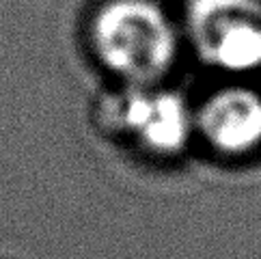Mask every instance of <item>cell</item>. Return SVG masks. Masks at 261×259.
Segmentation results:
<instances>
[{"instance_id":"4","label":"cell","mask_w":261,"mask_h":259,"mask_svg":"<svg viewBox=\"0 0 261 259\" xmlns=\"http://www.w3.org/2000/svg\"><path fill=\"white\" fill-rule=\"evenodd\" d=\"M194 130L214 151L244 158L261 147V93L233 82L194 106Z\"/></svg>"},{"instance_id":"3","label":"cell","mask_w":261,"mask_h":259,"mask_svg":"<svg viewBox=\"0 0 261 259\" xmlns=\"http://www.w3.org/2000/svg\"><path fill=\"white\" fill-rule=\"evenodd\" d=\"M104 125L151 156L171 158L197 136L194 106L160 85H125L101 106Z\"/></svg>"},{"instance_id":"2","label":"cell","mask_w":261,"mask_h":259,"mask_svg":"<svg viewBox=\"0 0 261 259\" xmlns=\"http://www.w3.org/2000/svg\"><path fill=\"white\" fill-rule=\"evenodd\" d=\"M186 37L197 57L220 73L261 71V0H190Z\"/></svg>"},{"instance_id":"1","label":"cell","mask_w":261,"mask_h":259,"mask_svg":"<svg viewBox=\"0 0 261 259\" xmlns=\"http://www.w3.org/2000/svg\"><path fill=\"white\" fill-rule=\"evenodd\" d=\"M91 43L123 85H158L177 61L179 31L151 0H110L93 17Z\"/></svg>"}]
</instances>
